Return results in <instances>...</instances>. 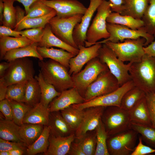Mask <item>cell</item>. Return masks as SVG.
<instances>
[{"instance_id":"cell-6","label":"cell","mask_w":155,"mask_h":155,"mask_svg":"<svg viewBox=\"0 0 155 155\" xmlns=\"http://www.w3.org/2000/svg\"><path fill=\"white\" fill-rule=\"evenodd\" d=\"M98 57L102 62L106 65L111 73L117 79L120 86L131 80L129 73L131 63H124L105 44H102Z\"/></svg>"},{"instance_id":"cell-38","label":"cell","mask_w":155,"mask_h":155,"mask_svg":"<svg viewBox=\"0 0 155 155\" xmlns=\"http://www.w3.org/2000/svg\"><path fill=\"white\" fill-rule=\"evenodd\" d=\"M75 140L80 144L85 155H95L96 146L95 130L88 131Z\"/></svg>"},{"instance_id":"cell-27","label":"cell","mask_w":155,"mask_h":155,"mask_svg":"<svg viewBox=\"0 0 155 155\" xmlns=\"http://www.w3.org/2000/svg\"><path fill=\"white\" fill-rule=\"evenodd\" d=\"M44 127L41 124L23 123L20 126L19 132L22 142L28 147L31 145L41 134Z\"/></svg>"},{"instance_id":"cell-46","label":"cell","mask_w":155,"mask_h":155,"mask_svg":"<svg viewBox=\"0 0 155 155\" xmlns=\"http://www.w3.org/2000/svg\"><path fill=\"white\" fill-rule=\"evenodd\" d=\"M28 146L23 142H16L8 141L0 138V151H9L16 148L26 150Z\"/></svg>"},{"instance_id":"cell-44","label":"cell","mask_w":155,"mask_h":155,"mask_svg":"<svg viewBox=\"0 0 155 155\" xmlns=\"http://www.w3.org/2000/svg\"><path fill=\"white\" fill-rule=\"evenodd\" d=\"M53 9V8L44 4L40 0L37 1L31 5L28 12L22 20L42 17L49 14Z\"/></svg>"},{"instance_id":"cell-14","label":"cell","mask_w":155,"mask_h":155,"mask_svg":"<svg viewBox=\"0 0 155 155\" xmlns=\"http://www.w3.org/2000/svg\"><path fill=\"white\" fill-rule=\"evenodd\" d=\"M56 12V16L67 18L77 14L84 15L87 8L77 0H40Z\"/></svg>"},{"instance_id":"cell-15","label":"cell","mask_w":155,"mask_h":155,"mask_svg":"<svg viewBox=\"0 0 155 155\" xmlns=\"http://www.w3.org/2000/svg\"><path fill=\"white\" fill-rule=\"evenodd\" d=\"M102 45V44L96 43L87 47L84 45L79 46L78 53L71 58L69 61V74L71 75L78 73L86 64L93 59L98 57L99 50Z\"/></svg>"},{"instance_id":"cell-58","label":"cell","mask_w":155,"mask_h":155,"mask_svg":"<svg viewBox=\"0 0 155 155\" xmlns=\"http://www.w3.org/2000/svg\"><path fill=\"white\" fill-rule=\"evenodd\" d=\"M26 150L21 148H16L9 151L10 155H22L26 153Z\"/></svg>"},{"instance_id":"cell-48","label":"cell","mask_w":155,"mask_h":155,"mask_svg":"<svg viewBox=\"0 0 155 155\" xmlns=\"http://www.w3.org/2000/svg\"><path fill=\"white\" fill-rule=\"evenodd\" d=\"M138 138L139 143L131 155H145L155 152V149L143 144L141 136H139Z\"/></svg>"},{"instance_id":"cell-5","label":"cell","mask_w":155,"mask_h":155,"mask_svg":"<svg viewBox=\"0 0 155 155\" xmlns=\"http://www.w3.org/2000/svg\"><path fill=\"white\" fill-rule=\"evenodd\" d=\"M146 41L145 38L140 37L126 39L123 42L107 41L104 44L113 50L121 60L133 63L140 61L145 54L144 47Z\"/></svg>"},{"instance_id":"cell-4","label":"cell","mask_w":155,"mask_h":155,"mask_svg":"<svg viewBox=\"0 0 155 155\" xmlns=\"http://www.w3.org/2000/svg\"><path fill=\"white\" fill-rule=\"evenodd\" d=\"M10 65L0 82L5 86L27 82L34 78L35 73L32 61L27 57L16 59L10 62Z\"/></svg>"},{"instance_id":"cell-51","label":"cell","mask_w":155,"mask_h":155,"mask_svg":"<svg viewBox=\"0 0 155 155\" xmlns=\"http://www.w3.org/2000/svg\"><path fill=\"white\" fill-rule=\"evenodd\" d=\"M68 154L85 155L81 146L75 140L71 143Z\"/></svg>"},{"instance_id":"cell-3","label":"cell","mask_w":155,"mask_h":155,"mask_svg":"<svg viewBox=\"0 0 155 155\" xmlns=\"http://www.w3.org/2000/svg\"><path fill=\"white\" fill-rule=\"evenodd\" d=\"M111 4L110 1L102 0L97 8L96 14L86 33V47L90 46L100 40L109 37L110 34L106 28V19L112 12Z\"/></svg>"},{"instance_id":"cell-57","label":"cell","mask_w":155,"mask_h":155,"mask_svg":"<svg viewBox=\"0 0 155 155\" xmlns=\"http://www.w3.org/2000/svg\"><path fill=\"white\" fill-rule=\"evenodd\" d=\"M7 87L0 82V101L5 99Z\"/></svg>"},{"instance_id":"cell-13","label":"cell","mask_w":155,"mask_h":155,"mask_svg":"<svg viewBox=\"0 0 155 155\" xmlns=\"http://www.w3.org/2000/svg\"><path fill=\"white\" fill-rule=\"evenodd\" d=\"M134 86L133 82L131 80L111 93L96 97L82 104L72 105L80 110L96 106L106 107L116 106L120 107L121 101L124 95L128 90Z\"/></svg>"},{"instance_id":"cell-47","label":"cell","mask_w":155,"mask_h":155,"mask_svg":"<svg viewBox=\"0 0 155 155\" xmlns=\"http://www.w3.org/2000/svg\"><path fill=\"white\" fill-rule=\"evenodd\" d=\"M145 97L152 125L155 128V92L146 94Z\"/></svg>"},{"instance_id":"cell-20","label":"cell","mask_w":155,"mask_h":155,"mask_svg":"<svg viewBox=\"0 0 155 155\" xmlns=\"http://www.w3.org/2000/svg\"><path fill=\"white\" fill-rule=\"evenodd\" d=\"M75 138L74 133L65 137L50 136L49 146L45 155H65L68 154L71 143Z\"/></svg>"},{"instance_id":"cell-39","label":"cell","mask_w":155,"mask_h":155,"mask_svg":"<svg viewBox=\"0 0 155 155\" xmlns=\"http://www.w3.org/2000/svg\"><path fill=\"white\" fill-rule=\"evenodd\" d=\"M95 130L96 146L95 155H110L107 145L108 135L101 119Z\"/></svg>"},{"instance_id":"cell-8","label":"cell","mask_w":155,"mask_h":155,"mask_svg":"<svg viewBox=\"0 0 155 155\" xmlns=\"http://www.w3.org/2000/svg\"><path fill=\"white\" fill-rule=\"evenodd\" d=\"M138 133L129 129L108 136V150L111 155H129L134 150Z\"/></svg>"},{"instance_id":"cell-17","label":"cell","mask_w":155,"mask_h":155,"mask_svg":"<svg viewBox=\"0 0 155 155\" xmlns=\"http://www.w3.org/2000/svg\"><path fill=\"white\" fill-rule=\"evenodd\" d=\"M106 107H92L84 110L81 123L75 131V138L80 137L87 132L95 130L99 124Z\"/></svg>"},{"instance_id":"cell-42","label":"cell","mask_w":155,"mask_h":155,"mask_svg":"<svg viewBox=\"0 0 155 155\" xmlns=\"http://www.w3.org/2000/svg\"><path fill=\"white\" fill-rule=\"evenodd\" d=\"M27 82L7 86L5 98L9 100L24 102Z\"/></svg>"},{"instance_id":"cell-12","label":"cell","mask_w":155,"mask_h":155,"mask_svg":"<svg viewBox=\"0 0 155 155\" xmlns=\"http://www.w3.org/2000/svg\"><path fill=\"white\" fill-rule=\"evenodd\" d=\"M120 87L117 79L109 69L105 70L100 73L87 88L84 96L85 102L111 93Z\"/></svg>"},{"instance_id":"cell-24","label":"cell","mask_w":155,"mask_h":155,"mask_svg":"<svg viewBox=\"0 0 155 155\" xmlns=\"http://www.w3.org/2000/svg\"><path fill=\"white\" fill-rule=\"evenodd\" d=\"M121 14L142 19L148 5L149 0H123Z\"/></svg>"},{"instance_id":"cell-49","label":"cell","mask_w":155,"mask_h":155,"mask_svg":"<svg viewBox=\"0 0 155 155\" xmlns=\"http://www.w3.org/2000/svg\"><path fill=\"white\" fill-rule=\"evenodd\" d=\"M0 110L6 119L13 120L12 109L8 99L5 98L0 101Z\"/></svg>"},{"instance_id":"cell-32","label":"cell","mask_w":155,"mask_h":155,"mask_svg":"<svg viewBox=\"0 0 155 155\" xmlns=\"http://www.w3.org/2000/svg\"><path fill=\"white\" fill-rule=\"evenodd\" d=\"M34 78L38 81L41 89L40 102L45 106H49L54 98L60 95L61 92L58 91L53 85L44 80L40 70L38 75Z\"/></svg>"},{"instance_id":"cell-11","label":"cell","mask_w":155,"mask_h":155,"mask_svg":"<svg viewBox=\"0 0 155 155\" xmlns=\"http://www.w3.org/2000/svg\"><path fill=\"white\" fill-rule=\"evenodd\" d=\"M83 15L79 14L67 18L56 16L50 20L49 24L57 37L69 45L78 49L73 40V33L75 26L81 21Z\"/></svg>"},{"instance_id":"cell-55","label":"cell","mask_w":155,"mask_h":155,"mask_svg":"<svg viewBox=\"0 0 155 155\" xmlns=\"http://www.w3.org/2000/svg\"><path fill=\"white\" fill-rule=\"evenodd\" d=\"M16 16L17 24L25 16V14H26V11L25 10H24L19 6H17L16 7Z\"/></svg>"},{"instance_id":"cell-43","label":"cell","mask_w":155,"mask_h":155,"mask_svg":"<svg viewBox=\"0 0 155 155\" xmlns=\"http://www.w3.org/2000/svg\"><path fill=\"white\" fill-rule=\"evenodd\" d=\"M13 112V121L21 126L23 124L24 117L32 107L24 102L9 100Z\"/></svg>"},{"instance_id":"cell-34","label":"cell","mask_w":155,"mask_h":155,"mask_svg":"<svg viewBox=\"0 0 155 155\" xmlns=\"http://www.w3.org/2000/svg\"><path fill=\"white\" fill-rule=\"evenodd\" d=\"M41 89L37 80L34 78L27 82L24 102L33 107L40 102Z\"/></svg>"},{"instance_id":"cell-59","label":"cell","mask_w":155,"mask_h":155,"mask_svg":"<svg viewBox=\"0 0 155 155\" xmlns=\"http://www.w3.org/2000/svg\"><path fill=\"white\" fill-rule=\"evenodd\" d=\"M3 11L4 3L3 0H0V21L1 24H2Z\"/></svg>"},{"instance_id":"cell-16","label":"cell","mask_w":155,"mask_h":155,"mask_svg":"<svg viewBox=\"0 0 155 155\" xmlns=\"http://www.w3.org/2000/svg\"><path fill=\"white\" fill-rule=\"evenodd\" d=\"M102 0H90L89 6L83 15L81 21L75 26L73 33V40L78 47L84 45L86 35L92 18Z\"/></svg>"},{"instance_id":"cell-9","label":"cell","mask_w":155,"mask_h":155,"mask_svg":"<svg viewBox=\"0 0 155 155\" xmlns=\"http://www.w3.org/2000/svg\"><path fill=\"white\" fill-rule=\"evenodd\" d=\"M108 69L106 65L102 62L98 57L93 59L86 63L84 69L71 75L73 87L84 97L88 86L100 73Z\"/></svg>"},{"instance_id":"cell-53","label":"cell","mask_w":155,"mask_h":155,"mask_svg":"<svg viewBox=\"0 0 155 155\" xmlns=\"http://www.w3.org/2000/svg\"><path fill=\"white\" fill-rule=\"evenodd\" d=\"M144 49L145 53L155 57V40L148 45L144 47Z\"/></svg>"},{"instance_id":"cell-40","label":"cell","mask_w":155,"mask_h":155,"mask_svg":"<svg viewBox=\"0 0 155 155\" xmlns=\"http://www.w3.org/2000/svg\"><path fill=\"white\" fill-rule=\"evenodd\" d=\"M4 3L3 25L14 29L17 24L16 7L13 6V0H3Z\"/></svg>"},{"instance_id":"cell-31","label":"cell","mask_w":155,"mask_h":155,"mask_svg":"<svg viewBox=\"0 0 155 155\" xmlns=\"http://www.w3.org/2000/svg\"><path fill=\"white\" fill-rule=\"evenodd\" d=\"M106 22L124 26L134 30L139 29L144 26L142 19H135L129 16L123 15L115 12H112L110 14L107 18Z\"/></svg>"},{"instance_id":"cell-52","label":"cell","mask_w":155,"mask_h":155,"mask_svg":"<svg viewBox=\"0 0 155 155\" xmlns=\"http://www.w3.org/2000/svg\"><path fill=\"white\" fill-rule=\"evenodd\" d=\"M111 2L112 12L119 13L120 14L123 9V0H108Z\"/></svg>"},{"instance_id":"cell-2","label":"cell","mask_w":155,"mask_h":155,"mask_svg":"<svg viewBox=\"0 0 155 155\" xmlns=\"http://www.w3.org/2000/svg\"><path fill=\"white\" fill-rule=\"evenodd\" d=\"M38 65L44 80L53 85L58 92L73 87L71 75L68 69L59 62L50 59L47 61L39 60Z\"/></svg>"},{"instance_id":"cell-23","label":"cell","mask_w":155,"mask_h":155,"mask_svg":"<svg viewBox=\"0 0 155 155\" xmlns=\"http://www.w3.org/2000/svg\"><path fill=\"white\" fill-rule=\"evenodd\" d=\"M38 52L44 58H49L55 60L67 69L69 68V62L72 58L76 56L75 54L62 49H57L52 47L48 48L38 46Z\"/></svg>"},{"instance_id":"cell-35","label":"cell","mask_w":155,"mask_h":155,"mask_svg":"<svg viewBox=\"0 0 155 155\" xmlns=\"http://www.w3.org/2000/svg\"><path fill=\"white\" fill-rule=\"evenodd\" d=\"M145 96L146 93L143 90L135 86L124 95L121 101L120 107L129 111Z\"/></svg>"},{"instance_id":"cell-29","label":"cell","mask_w":155,"mask_h":155,"mask_svg":"<svg viewBox=\"0 0 155 155\" xmlns=\"http://www.w3.org/2000/svg\"><path fill=\"white\" fill-rule=\"evenodd\" d=\"M56 15V12L53 9L49 14L37 18H26L21 20L18 22L14 30L20 31L26 29L42 28H44L50 20Z\"/></svg>"},{"instance_id":"cell-41","label":"cell","mask_w":155,"mask_h":155,"mask_svg":"<svg viewBox=\"0 0 155 155\" xmlns=\"http://www.w3.org/2000/svg\"><path fill=\"white\" fill-rule=\"evenodd\" d=\"M142 20L146 32L155 37V0H149V5Z\"/></svg>"},{"instance_id":"cell-60","label":"cell","mask_w":155,"mask_h":155,"mask_svg":"<svg viewBox=\"0 0 155 155\" xmlns=\"http://www.w3.org/2000/svg\"><path fill=\"white\" fill-rule=\"evenodd\" d=\"M0 155H10V153L9 151H0Z\"/></svg>"},{"instance_id":"cell-54","label":"cell","mask_w":155,"mask_h":155,"mask_svg":"<svg viewBox=\"0 0 155 155\" xmlns=\"http://www.w3.org/2000/svg\"><path fill=\"white\" fill-rule=\"evenodd\" d=\"M17 1L22 4L24 6L26 11L25 15L28 12L31 5L34 2L40 0H13Z\"/></svg>"},{"instance_id":"cell-7","label":"cell","mask_w":155,"mask_h":155,"mask_svg":"<svg viewBox=\"0 0 155 155\" xmlns=\"http://www.w3.org/2000/svg\"><path fill=\"white\" fill-rule=\"evenodd\" d=\"M108 136L129 129V111L116 106L106 107L101 117Z\"/></svg>"},{"instance_id":"cell-18","label":"cell","mask_w":155,"mask_h":155,"mask_svg":"<svg viewBox=\"0 0 155 155\" xmlns=\"http://www.w3.org/2000/svg\"><path fill=\"white\" fill-rule=\"evenodd\" d=\"M85 102V99L77 90L73 87L64 90L49 105L50 112L60 111L72 105Z\"/></svg>"},{"instance_id":"cell-21","label":"cell","mask_w":155,"mask_h":155,"mask_svg":"<svg viewBox=\"0 0 155 155\" xmlns=\"http://www.w3.org/2000/svg\"><path fill=\"white\" fill-rule=\"evenodd\" d=\"M50 112L49 106H45L40 102L32 107L26 113L24 119L23 123L47 125Z\"/></svg>"},{"instance_id":"cell-26","label":"cell","mask_w":155,"mask_h":155,"mask_svg":"<svg viewBox=\"0 0 155 155\" xmlns=\"http://www.w3.org/2000/svg\"><path fill=\"white\" fill-rule=\"evenodd\" d=\"M128 111L131 121L152 126L145 96Z\"/></svg>"},{"instance_id":"cell-22","label":"cell","mask_w":155,"mask_h":155,"mask_svg":"<svg viewBox=\"0 0 155 155\" xmlns=\"http://www.w3.org/2000/svg\"><path fill=\"white\" fill-rule=\"evenodd\" d=\"M44 34L38 46L49 48L52 46L57 47L72 53L76 55L78 53V49L74 48L66 44L57 37L52 32L49 23L45 26Z\"/></svg>"},{"instance_id":"cell-1","label":"cell","mask_w":155,"mask_h":155,"mask_svg":"<svg viewBox=\"0 0 155 155\" xmlns=\"http://www.w3.org/2000/svg\"><path fill=\"white\" fill-rule=\"evenodd\" d=\"M129 73L135 86L146 94L155 92V57L145 53L140 61L131 63Z\"/></svg>"},{"instance_id":"cell-10","label":"cell","mask_w":155,"mask_h":155,"mask_svg":"<svg viewBox=\"0 0 155 155\" xmlns=\"http://www.w3.org/2000/svg\"><path fill=\"white\" fill-rule=\"evenodd\" d=\"M106 28L110 34L109 37L103 40L98 41L94 44H104L107 41L114 43L121 42L126 39L143 37L146 39L144 46H146L154 40L155 37L148 34L144 27L134 30L124 26L107 22Z\"/></svg>"},{"instance_id":"cell-19","label":"cell","mask_w":155,"mask_h":155,"mask_svg":"<svg viewBox=\"0 0 155 155\" xmlns=\"http://www.w3.org/2000/svg\"><path fill=\"white\" fill-rule=\"evenodd\" d=\"M47 126L52 137H65L75 133L59 111L50 112Z\"/></svg>"},{"instance_id":"cell-25","label":"cell","mask_w":155,"mask_h":155,"mask_svg":"<svg viewBox=\"0 0 155 155\" xmlns=\"http://www.w3.org/2000/svg\"><path fill=\"white\" fill-rule=\"evenodd\" d=\"M38 46V43L34 42L27 46L11 50L6 53L3 60L9 62L18 58L32 57L43 60L37 51Z\"/></svg>"},{"instance_id":"cell-33","label":"cell","mask_w":155,"mask_h":155,"mask_svg":"<svg viewBox=\"0 0 155 155\" xmlns=\"http://www.w3.org/2000/svg\"><path fill=\"white\" fill-rule=\"evenodd\" d=\"M50 136V128L47 125L44 126L43 131L39 137L27 147L26 152V154L34 155L42 152L44 154L45 153L49 146Z\"/></svg>"},{"instance_id":"cell-45","label":"cell","mask_w":155,"mask_h":155,"mask_svg":"<svg viewBox=\"0 0 155 155\" xmlns=\"http://www.w3.org/2000/svg\"><path fill=\"white\" fill-rule=\"evenodd\" d=\"M20 31L22 36L26 37L34 42L39 43L42 40L44 29L42 28H32Z\"/></svg>"},{"instance_id":"cell-37","label":"cell","mask_w":155,"mask_h":155,"mask_svg":"<svg viewBox=\"0 0 155 155\" xmlns=\"http://www.w3.org/2000/svg\"><path fill=\"white\" fill-rule=\"evenodd\" d=\"M84 111V110L76 108L72 105L60 112L63 118L75 132L81 123Z\"/></svg>"},{"instance_id":"cell-50","label":"cell","mask_w":155,"mask_h":155,"mask_svg":"<svg viewBox=\"0 0 155 155\" xmlns=\"http://www.w3.org/2000/svg\"><path fill=\"white\" fill-rule=\"evenodd\" d=\"M11 36L19 37L22 36L20 31L13 30L9 27L3 25L0 26V38Z\"/></svg>"},{"instance_id":"cell-28","label":"cell","mask_w":155,"mask_h":155,"mask_svg":"<svg viewBox=\"0 0 155 155\" xmlns=\"http://www.w3.org/2000/svg\"><path fill=\"white\" fill-rule=\"evenodd\" d=\"M34 42L26 37L7 36L0 38V59H3L6 53L14 49L29 45Z\"/></svg>"},{"instance_id":"cell-36","label":"cell","mask_w":155,"mask_h":155,"mask_svg":"<svg viewBox=\"0 0 155 155\" xmlns=\"http://www.w3.org/2000/svg\"><path fill=\"white\" fill-rule=\"evenodd\" d=\"M129 129L140 134L142 140L148 146L155 148V128L152 126L131 121Z\"/></svg>"},{"instance_id":"cell-30","label":"cell","mask_w":155,"mask_h":155,"mask_svg":"<svg viewBox=\"0 0 155 155\" xmlns=\"http://www.w3.org/2000/svg\"><path fill=\"white\" fill-rule=\"evenodd\" d=\"M20 126L13 120L1 119L0 137L9 141L22 142L19 135Z\"/></svg>"},{"instance_id":"cell-56","label":"cell","mask_w":155,"mask_h":155,"mask_svg":"<svg viewBox=\"0 0 155 155\" xmlns=\"http://www.w3.org/2000/svg\"><path fill=\"white\" fill-rule=\"evenodd\" d=\"M10 65V62H4L0 64V78L4 75Z\"/></svg>"}]
</instances>
